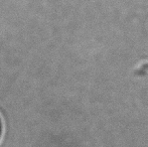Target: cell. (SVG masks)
<instances>
[{
	"label": "cell",
	"instance_id": "cell-1",
	"mask_svg": "<svg viewBox=\"0 0 148 147\" xmlns=\"http://www.w3.org/2000/svg\"><path fill=\"white\" fill-rule=\"evenodd\" d=\"M0 133H1V124H0Z\"/></svg>",
	"mask_w": 148,
	"mask_h": 147
}]
</instances>
